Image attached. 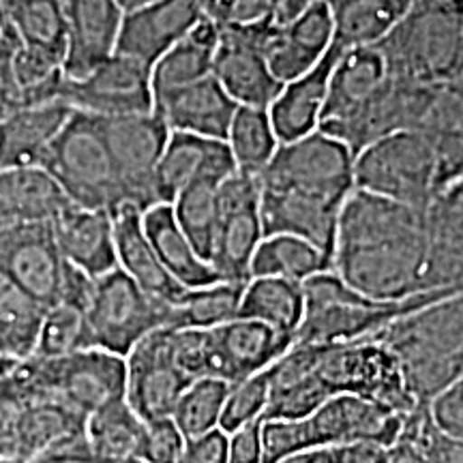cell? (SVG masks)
I'll return each instance as SVG.
<instances>
[{"label": "cell", "mask_w": 463, "mask_h": 463, "mask_svg": "<svg viewBox=\"0 0 463 463\" xmlns=\"http://www.w3.org/2000/svg\"><path fill=\"white\" fill-rule=\"evenodd\" d=\"M69 202L114 213L125 204L112 157L95 114L73 109L42 161Z\"/></svg>", "instance_id": "7"}, {"label": "cell", "mask_w": 463, "mask_h": 463, "mask_svg": "<svg viewBox=\"0 0 463 463\" xmlns=\"http://www.w3.org/2000/svg\"><path fill=\"white\" fill-rule=\"evenodd\" d=\"M262 420H251L228 433V463H262Z\"/></svg>", "instance_id": "53"}, {"label": "cell", "mask_w": 463, "mask_h": 463, "mask_svg": "<svg viewBox=\"0 0 463 463\" xmlns=\"http://www.w3.org/2000/svg\"><path fill=\"white\" fill-rule=\"evenodd\" d=\"M50 225L65 262L90 277H99L116 266L114 222L109 211L69 204Z\"/></svg>", "instance_id": "26"}, {"label": "cell", "mask_w": 463, "mask_h": 463, "mask_svg": "<svg viewBox=\"0 0 463 463\" xmlns=\"http://www.w3.org/2000/svg\"><path fill=\"white\" fill-rule=\"evenodd\" d=\"M114 3L118 5L123 11H131V9H137V7H142V5L150 3V0H114Z\"/></svg>", "instance_id": "58"}, {"label": "cell", "mask_w": 463, "mask_h": 463, "mask_svg": "<svg viewBox=\"0 0 463 463\" xmlns=\"http://www.w3.org/2000/svg\"><path fill=\"white\" fill-rule=\"evenodd\" d=\"M375 48L392 78L414 84H461V0H416Z\"/></svg>", "instance_id": "5"}, {"label": "cell", "mask_w": 463, "mask_h": 463, "mask_svg": "<svg viewBox=\"0 0 463 463\" xmlns=\"http://www.w3.org/2000/svg\"><path fill=\"white\" fill-rule=\"evenodd\" d=\"M300 286H303L305 309L292 344L317 345L372 337L386 324L410 311L463 292L461 288H447L419 292L399 300L373 298L345 286L331 269L311 275Z\"/></svg>", "instance_id": "3"}, {"label": "cell", "mask_w": 463, "mask_h": 463, "mask_svg": "<svg viewBox=\"0 0 463 463\" xmlns=\"http://www.w3.org/2000/svg\"><path fill=\"white\" fill-rule=\"evenodd\" d=\"M45 309L0 269V356L22 361L33 354Z\"/></svg>", "instance_id": "38"}, {"label": "cell", "mask_w": 463, "mask_h": 463, "mask_svg": "<svg viewBox=\"0 0 463 463\" xmlns=\"http://www.w3.org/2000/svg\"><path fill=\"white\" fill-rule=\"evenodd\" d=\"M204 17L198 0H150L125 11L114 52L150 69Z\"/></svg>", "instance_id": "18"}, {"label": "cell", "mask_w": 463, "mask_h": 463, "mask_svg": "<svg viewBox=\"0 0 463 463\" xmlns=\"http://www.w3.org/2000/svg\"><path fill=\"white\" fill-rule=\"evenodd\" d=\"M90 347L89 328H86L84 311L75 307L56 303L45 309L42 326H39L34 356H65L71 352Z\"/></svg>", "instance_id": "45"}, {"label": "cell", "mask_w": 463, "mask_h": 463, "mask_svg": "<svg viewBox=\"0 0 463 463\" xmlns=\"http://www.w3.org/2000/svg\"><path fill=\"white\" fill-rule=\"evenodd\" d=\"M17 402L52 399L89 419L103 405L125 399V356L86 347L65 356H26L14 364Z\"/></svg>", "instance_id": "6"}, {"label": "cell", "mask_w": 463, "mask_h": 463, "mask_svg": "<svg viewBox=\"0 0 463 463\" xmlns=\"http://www.w3.org/2000/svg\"><path fill=\"white\" fill-rule=\"evenodd\" d=\"M26 463H112L103 459L101 455H97L86 439V433L80 436L67 438L62 442L54 444V447L45 449L43 453L33 457Z\"/></svg>", "instance_id": "52"}, {"label": "cell", "mask_w": 463, "mask_h": 463, "mask_svg": "<svg viewBox=\"0 0 463 463\" xmlns=\"http://www.w3.org/2000/svg\"><path fill=\"white\" fill-rule=\"evenodd\" d=\"M86 439L108 461H123L127 457H137L140 450L144 420L133 412L125 399L103 405L86 419Z\"/></svg>", "instance_id": "42"}, {"label": "cell", "mask_w": 463, "mask_h": 463, "mask_svg": "<svg viewBox=\"0 0 463 463\" xmlns=\"http://www.w3.org/2000/svg\"><path fill=\"white\" fill-rule=\"evenodd\" d=\"M245 281H215L200 288H184L167 307L170 328H213L239 316Z\"/></svg>", "instance_id": "40"}, {"label": "cell", "mask_w": 463, "mask_h": 463, "mask_svg": "<svg viewBox=\"0 0 463 463\" xmlns=\"http://www.w3.org/2000/svg\"><path fill=\"white\" fill-rule=\"evenodd\" d=\"M386 80L389 69L375 45L341 50L328 78L326 101L317 129H328L354 114Z\"/></svg>", "instance_id": "28"}, {"label": "cell", "mask_w": 463, "mask_h": 463, "mask_svg": "<svg viewBox=\"0 0 463 463\" xmlns=\"http://www.w3.org/2000/svg\"><path fill=\"white\" fill-rule=\"evenodd\" d=\"M219 225L208 264L222 281H247L253 251L264 239L258 174L232 172L217 187Z\"/></svg>", "instance_id": "13"}, {"label": "cell", "mask_w": 463, "mask_h": 463, "mask_svg": "<svg viewBox=\"0 0 463 463\" xmlns=\"http://www.w3.org/2000/svg\"><path fill=\"white\" fill-rule=\"evenodd\" d=\"M92 286H95V277L84 273V270L78 269V266L65 262L56 303H62V305L75 307V309H80V311H86V307H89V300H90V294H92Z\"/></svg>", "instance_id": "54"}, {"label": "cell", "mask_w": 463, "mask_h": 463, "mask_svg": "<svg viewBox=\"0 0 463 463\" xmlns=\"http://www.w3.org/2000/svg\"><path fill=\"white\" fill-rule=\"evenodd\" d=\"M167 307V300L150 297L125 270L114 266L95 277L84 311L90 347L125 356L150 331L165 326Z\"/></svg>", "instance_id": "11"}, {"label": "cell", "mask_w": 463, "mask_h": 463, "mask_svg": "<svg viewBox=\"0 0 463 463\" xmlns=\"http://www.w3.org/2000/svg\"><path fill=\"white\" fill-rule=\"evenodd\" d=\"M463 292L410 311L372 339L389 347L410 395L419 405L463 373Z\"/></svg>", "instance_id": "2"}, {"label": "cell", "mask_w": 463, "mask_h": 463, "mask_svg": "<svg viewBox=\"0 0 463 463\" xmlns=\"http://www.w3.org/2000/svg\"><path fill=\"white\" fill-rule=\"evenodd\" d=\"M14 364L15 358L0 356V457H14L11 430H14L15 392H14Z\"/></svg>", "instance_id": "50"}, {"label": "cell", "mask_w": 463, "mask_h": 463, "mask_svg": "<svg viewBox=\"0 0 463 463\" xmlns=\"http://www.w3.org/2000/svg\"><path fill=\"white\" fill-rule=\"evenodd\" d=\"M314 345V372L328 395H358L372 399L392 412L410 416L420 405L405 389L395 356L372 337L345 344Z\"/></svg>", "instance_id": "9"}, {"label": "cell", "mask_w": 463, "mask_h": 463, "mask_svg": "<svg viewBox=\"0 0 463 463\" xmlns=\"http://www.w3.org/2000/svg\"><path fill=\"white\" fill-rule=\"evenodd\" d=\"M232 172H236V164L225 140L170 131L155 170V194L159 204H170L187 184L222 183Z\"/></svg>", "instance_id": "21"}, {"label": "cell", "mask_w": 463, "mask_h": 463, "mask_svg": "<svg viewBox=\"0 0 463 463\" xmlns=\"http://www.w3.org/2000/svg\"><path fill=\"white\" fill-rule=\"evenodd\" d=\"M0 463H26V461L15 459V457H0Z\"/></svg>", "instance_id": "60"}, {"label": "cell", "mask_w": 463, "mask_h": 463, "mask_svg": "<svg viewBox=\"0 0 463 463\" xmlns=\"http://www.w3.org/2000/svg\"><path fill=\"white\" fill-rule=\"evenodd\" d=\"M461 217V181L439 189L425 208L427 281L431 289L463 288Z\"/></svg>", "instance_id": "25"}, {"label": "cell", "mask_w": 463, "mask_h": 463, "mask_svg": "<svg viewBox=\"0 0 463 463\" xmlns=\"http://www.w3.org/2000/svg\"><path fill=\"white\" fill-rule=\"evenodd\" d=\"M416 0H337L333 14V43L341 50L375 45L399 24Z\"/></svg>", "instance_id": "36"}, {"label": "cell", "mask_w": 463, "mask_h": 463, "mask_svg": "<svg viewBox=\"0 0 463 463\" xmlns=\"http://www.w3.org/2000/svg\"><path fill=\"white\" fill-rule=\"evenodd\" d=\"M391 449L373 442H345L326 444L298 450L277 463H389Z\"/></svg>", "instance_id": "47"}, {"label": "cell", "mask_w": 463, "mask_h": 463, "mask_svg": "<svg viewBox=\"0 0 463 463\" xmlns=\"http://www.w3.org/2000/svg\"><path fill=\"white\" fill-rule=\"evenodd\" d=\"M217 39L219 24L204 15L198 24L184 34L181 42L174 43L150 67V92H153V99L211 75Z\"/></svg>", "instance_id": "35"}, {"label": "cell", "mask_w": 463, "mask_h": 463, "mask_svg": "<svg viewBox=\"0 0 463 463\" xmlns=\"http://www.w3.org/2000/svg\"><path fill=\"white\" fill-rule=\"evenodd\" d=\"M225 144H228L236 170L260 174L281 142L270 123L269 109L239 106L230 120Z\"/></svg>", "instance_id": "41"}, {"label": "cell", "mask_w": 463, "mask_h": 463, "mask_svg": "<svg viewBox=\"0 0 463 463\" xmlns=\"http://www.w3.org/2000/svg\"><path fill=\"white\" fill-rule=\"evenodd\" d=\"M427 419L433 430L442 433L444 438L461 442L463 439V380H455L453 384L438 391L430 402L425 403Z\"/></svg>", "instance_id": "48"}, {"label": "cell", "mask_w": 463, "mask_h": 463, "mask_svg": "<svg viewBox=\"0 0 463 463\" xmlns=\"http://www.w3.org/2000/svg\"><path fill=\"white\" fill-rule=\"evenodd\" d=\"M331 270L373 298L430 292L425 211L352 189L337 217Z\"/></svg>", "instance_id": "1"}, {"label": "cell", "mask_w": 463, "mask_h": 463, "mask_svg": "<svg viewBox=\"0 0 463 463\" xmlns=\"http://www.w3.org/2000/svg\"><path fill=\"white\" fill-rule=\"evenodd\" d=\"M275 0H241V7L232 22H256L270 14Z\"/></svg>", "instance_id": "57"}, {"label": "cell", "mask_w": 463, "mask_h": 463, "mask_svg": "<svg viewBox=\"0 0 463 463\" xmlns=\"http://www.w3.org/2000/svg\"><path fill=\"white\" fill-rule=\"evenodd\" d=\"M176 463H228V433L217 427L202 436L187 438Z\"/></svg>", "instance_id": "51"}, {"label": "cell", "mask_w": 463, "mask_h": 463, "mask_svg": "<svg viewBox=\"0 0 463 463\" xmlns=\"http://www.w3.org/2000/svg\"><path fill=\"white\" fill-rule=\"evenodd\" d=\"M17 109L14 82H11V42L0 31V116Z\"/></svg>", "instance_id": "55"}, {"label": "cell", "mask_w": 463, "mask_h": 463, "mask_svg": "<svg viewBox=\"0 0 463 463\" xmlns=\"http://www.w3.org/2000/svg\"><path fill=\"white\" fill-rule=\"evenodd\" d=\"M116 463H150L146 459H142V457H127L123 461H116Z\"/></svg>", "instance_id": "59"}, {"label": "cell", "mask_w": 463, "mask_h": 463, "mask_svg": "<svg viewBox=\"0 0 463 463\" xmlns=\"http://www.w3.org/2000/svg\"><path fill=\"white\" fill-rule=\"evenodd\" d=\"M217 187L215 181H195L170 202L174 219L206 262L219 225Z\"/></svg>", "instance_id": "43"}, {"label": "cell", "mask_w": 463, "mask_h": 463, "mask_svg": "<svg viewBox=\"0 0 463 463\" xmlns=\"http://www.w3.org/2000/svg\"><path fill=\"white\" fill-rule=\"evenodd\" d=\"M260 187L288 189L331 204H344L354 189V153L320 129L281 142L262 172Z\"/></svg>", "instance_id": "10"}, {"label": "cell", "mask_w": 463, "mask_h": 463, "mask_svg": "<svg viewBox=\"0 0 463 463\" xmlns=\"http://www.w3.org/2000/svg\"><path fill=\"white\" fill-rule=\"evenodd\" d=\"M270 373L269 367L262 372L247 375L245 380L230 384L228 397H225L219 430L232 433L239 427L251 420H262L266 402H269Z\"/></svg>", "instance_id": "46"}, {"label": "cell", "mask_w": 463, "mask_h": 463, "mask_svg": "<svg viewBox=\"0 0 463 463\" xmlns=\"http://www.w3.org/2000/svg\"><path fill=\"white\" fill-rule=\"evenodd\" d=\"M228 391V382L219 378H195L184 386L172 412V420L184 439L217 430Z\"/></svg>", "instance_id": "44"}, {"label": "cell", "mask_w": 463, "mask_h": 463, "mask_svg": "<svg viewBox=\"0 0 463 463\" xmlns=\"http://www.w3.org/2000/svg\"><path fill=\"white\" fill-rule=\"evenodd\" d=\"M204 331V378L228 384L270 367L292 345L294 337L269 324L249 317H232Z\"/></svg>", "instance_id": "16"}, {"label": "cell", "mask_w": 463, "mask_h": 463, "mask_svg": "<svg viewBox=\"0 0 463 463\" xmlns=\"http://www.w3.org/2000/svg\"><path fill=\"white\" fill-rule=\"evenodd\" d=\"M269 24V15L256 22L219 24L211 75L236 106L269 108L281 90V82L270 73L262 52Z\"/></svg>", "instance_id": "14"}, {"label": "cell", "mask_w": 463, "mask_h": 463, "mask_svg": "<svg viewBox=\"0 0 463 463\" xmlns=\"http://www.w3.org/2000/svg\"><path fill=\"white\" fill-rule=\"evenodd\" d=\"M58 99L95 116L150 112V69L114 52L84 78L62 80Z\"/></svg>", "instance_id": "17"}, {"label": "cell", "mask_w": 463, "mask_h": 463, "mask_svg": "<svg viewBox=\"0 0 463 463\" xmlns=\"http://www.w3.org/2000/svg\"><path fill=\"white\" fill-rule=\"evenodd\" d=\"M320 3H326V5H328V7H333V5H335V3H337V0H320Z\"/></svg>", "instance_id": "61"}, {"label": "cell", "mask_w": 463, "mask_h": 463, "mask_svg": "<svg viewBox=\"0 0 463 463\" xmlns=\"http://www.w3.org/2000/svg\"><path fill=\"white\" fill-rule=\"evenodd\" d=\"M65 80H80L114 54L125 11L114 0H61Z\"/></svg>", "instance_id": "20"}, {"label": "cell", "mask_w": 463, "mask_h": 463, "mask_svg": "<svg viewBox=\"0 0 463 463\" xmlns=\"http://www.w3.org/2000/svg\"><path fill=\"white\" fill-rule=\"evenodd\" d=\"M142 228L150 245L165 266V270L183 288H200L222 281L211 264L195 251L191 241L184 236L181 225L174 219L170 204H155L142 213Z\"/></svg>", "instance_id": "34"}, {"label": "cell", "mask_w": 463, "mask_h": 463, "mask_svg": "<svg viewBox=\"0 0 463 463\" xmlns=\"http://www.w3.org/2000/svg\"><path fill=\"white\" fill-rule=\"evenodd\" d=\"M339 52L341 48L333 43L314 69L281 84V90L277 92L273 103L266 108L279 142L297 140L317 129L324 101H326L328 78H331Z\"/></svg>", "instance_id": "30"}, {"label": "cell", "mask_w": 463, "mask_h": 463, "mask_svg": "<svg viewBox=\"0 0 463 463\" xmlns=\"http://www.w3.org/2000/svg\"><path fill=\"white\" fill-rule=\"evenodd\" d=\"M116 266L125 270L133 281L150 297L176 300L183 294V286L167 273L165 266L150 245L142 228V211L133 204H120L112 213Z\"/></svg>", "instance_id": "29"}, {"label": "cell", "mask_w": 463, "mask_h": 463, "mask_svg": "<svg viewBox=\"0 0 463 463\" xmlns=\"http://www.w3.org/2000/svg\"><path fill=\"white\" fill-rule=\"evenodd\" d=\"M86 419L67 405L52 399H24L17 402L11 430L14 457L31 461L62 439L84 433Z\"/></svg>", "instance_id": "33"}, {"label": "cell", "mask_w": 463, "mask_h": 463, "mask_svg": "<svg viewBox=\"0 0 463 463\" xmlns=\"http://www.w3.org/2000/svg\"><path fill=\"white\" fill-rule=\"evenodd\" d=\"M172 356L170 328L159 326L125 354V402L140 419H170L189 384Z\"/></svg>", "instance_id": "15"}, {"label": "cell", "mask_w": 463, "mask_h": 463, "mask_svg": "<svg viewBox=\"0 0 463 463\" xmlns=\"http://www.w3.org/2000/svg\"><path fill=\"white\" fill-rule=\"evenodd\" d=\"M270 22V20H269ZM333 45V14L320 0L286 26L269 24L264 37V58L279 82H289L314 69Z\"/></svg>", "instance_id": "22"}, {"label": "cell", "mask_w": 463, "mask_h": 463, "mask_svg": "<svg viewBox=\"0 0 463 463\" xmlns=\"http://www.w3.org/2000/svg\"><path fill=\"white\" fill-rule=\"evenodd\" d=\"M341 206L288 189L260 187V219L266 234H292L333 256Z\"/></svg>", "instance_id": "24"}, {"label": "cell", "mask_w": 463, "mask_h": 463, "mask_svg": "<svg viewBox=\"0 0 463 463\" xmlns=\"http://www.w3.org/2000/svg\"><path fill=\"white\" fill-rule=\"evenodd\" d=\"M314 3V0H275L273 9H270L269 20L273 26H286L289 22L297 20L298 15H303L307 7Z\"/></svg>", "instance_id": "56"}, {"label": "cell", "mask_w": 463, "mask_h": 463, "mask_svg": "<svg viewBox=\"0 0 463 463\" xmlns=\"http://www.w3.org/2000/svg\"><path fill=\"white\" fill-rule=\"evenodd\" d=\"M184 447L183 433L176 422L170 419H157L144 422V433L137 457L150 463H176Z\"/></svg>", "instance_id": "49"}, {"label": "cell", "mask_w": 463, "mask_h": 463, "mask_svg": "<svg viewBox=\"0 0 463 463\" xmlns=\"http://www.w3.org/2000/svg\"><path fill=\"white\" fill-rule=\"evenodd\" d=\"M408 416L358 395L328 397L305 419L262 420V463H277L298 450L326 444L373 442L392 449L402 438Z\"/></svg>", "instance_id": "4"}, {"label": "cell", "mask_w": 463, "mask_h": 463, "mask_svg": "<svg viewBox=\"0 0 463 463\" xmlns=\"http://www.w3.org/2000/svg\"><path fill=\"white\" fill-rule=\"evenodd\" d=\"M236 108H239L236 101L213 75L153 99V112L170 131L194 133L217 140H225Z\"/></svg>", "instance_id": "23"}, {"label": "cell", "mask_w": 463, "mask_h": 463, "mask_svg": "<svg viewBox=\"0 0 463 463\" xmlns=\"http://www.w3.org/2000/svg\"><path fill=\"white\" fill-rule=\"evenodd\" d=\"M354 189L425 211L442 189L436 146L416 129L373 140L354 155Z\"/></svg>", "instance_id": "8"}, {"label": "cell", "mask_w": 463, "mask_h": 463, "mask_svg": "<svg viewBox=\"0 0 463 463\" xmlns=\"http://www.w3.org/2000/svg\"><path fill=\"white\" fill-rule=\"evenodd\" d=\"M97 120L123 189L125 204L137 206L142 213L159 204L155 194V170L170 136L164 120L153 109L142 114L97 116Z\"/></svg>", "instance_id": "12"}, {"label": "cell", "mask_w": 463, "mask_h": 463, "mask_svg": "<svg viewBox=\"0 0 463 463\" xmlns=\"http://www.w3.org/2000/svg\"><path fill=\"white\" fill-rule=\"evenodd\" d=\"M71 204L43 167L0 172V230L20 223H52Z\"/></svg>", "instance_id": "31"}, {"label": "cell", "mask_w": 463, "mask_h": 463, "mask_svg": "<svg viewBox=\"0 0 463 463\" xmlns=\"http://www.w3.org/2000/svg\"><path fill=\"white\" fill-rule=\"evenodd\" d=\"M331 269V258L309 241L292 234H266L253 251L249 277H281L303 283Z\"/></svg>", "instance_id": "39"}, {"label": "cell", "mask_w": 463, "mask_h": 463, "mask_svg": "<svg viewBox=\"0 0 463 463\" xmlns=\"http://www.w3.org/2000/svg\"><path fill=\"white\" fill-rule=\"evenodd\" d=\"M71 112V106L56 99L17 108L0 116V172L14 167H42L50 144Z\"/></svg>", "instance_id": "27"}, {"label": "cell", "mask_w": 463, "mask_h": 463, "mask_svg": "<svg viewBox=\"0 0 463 463\" xmlns=\"http://www.w3.org/2000/svg\"><path fill=\"white\" fill-rule=\"evenodd\" d=\"M303 309L305 298L300 283L281 277H249L236 317L260 320L294 337L303 320Z\"/></svg>", "instance_id": "37"}, {"label": "cell", "mask_w": 463, "mask_h": 463, "mask_svg": "<svg viewBox=\"0 0 463 463\" xmlns=\"http://www.w3.org/2000/svg\"><path fill=\"white\" fill-rule=\"evenodd\" d=\"M0 269L43 307L58 298L65 260L50 223H20L0 230Z\"/></svg>", "instance_id": "19"}, {"label": "cell", "mask_w": 463, "mask_h": 463, "mask_svg": "<svg viewBox=\"0 0 463 463\" xmlns=\"http://www.w3.org/2000/svg\"><path fill=\"white\" fill-rule=\"evenodd\" d=\"M0 31L14 45L65 61L61 0H0Z\"/></svg>", "instance_id": "32"}]
</instances>
